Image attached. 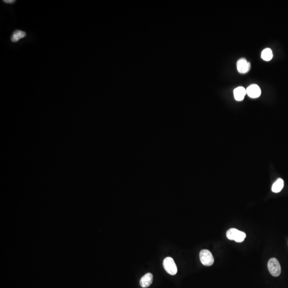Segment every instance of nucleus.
Returning a JSON list of instances; mask_svg holds the SVG:
<instances>
[{"label": "nucleus", "mask_w": 288, "mask_h": 288, "mask_svg": "<svg viewBox=\"0 0 288 288\" xmlns=\"http://www.w3.org/2000/svg\"><path fill=\"white\" fill-rule=\"evenodd\" d=\"M226 236L229 240H234L236 242H242L245 240L246 234L245 232L235 228H231L227 231Z\"/></svg>", "instance_id": "nucleus-1"}, {"label": "nucleus", "mask_w": 288, "mask_h": 288, "mask_svg": "<svg viewBox=\"0 0 288 288\" xmlns=\"http://www.w3.org/2000/svg\"><path fill=\"white\" fill-rule=\"evenodd\" d=\"M268 269L271 275L274 277L279 276L281 273V267L277 259L272 258L268 262Z\"/></svg>", "instance_id": "nucleus-2"}, {"label": "nucleus", "mask_w": 288, "mask_h": 288, "mask_svg": "<svg viewBox=\"0 0 288 288\" xmlns=\"http://www.w3.org/2000/svg\"><path fill=\"white\" fill-rule=\"evenodd\" d=\"M200 259L202 264L204 266H210L213 265L214 258L210 251L207 250H202L200 253Z\"/></svg>", "instance_id": "nucleus-3"}, {"label": "nucleus", "mask_w": 288, "mask_h": 288, "mask_svg": "<svg viewBox=\"0 0 288 288\" xmlns=\"http://www.w3.org/2000/svg\"><path fill=\"white\" fill-rule=\"evenodd\" d=\"M164 269L166 272L171 275L176 274L177 272V267L175 264L174 260L172 258L166 257L163 261Z\"/></svg>", "instance_id": "nucleus-4"}, {"label": "nucleus", "mask_w": 288, "mask_h": 288, "mask_svg": "<svg viewBox=\"0 0 288 288\" xmlns=\"http://www.w3.org/2000/svg\"><path fill=\"white\" fill-rule=\"evenodd\" d=\"M251 68V63L247 61L245 58L239 59L237 62L238 72L241 74H245L249 71Z\"/></svg>", "instance_id": "nucleus-5"}, {"label": "nucleus", "mask_w": 288, "mask_h": 288, "mask_svg": "<svg viewBox=\"0 0 288 288\" xmlns=\"http://www.w3.org/2000/svg\"><path fill=\"white\" fill-rule=\"evenodd\" d=\"M247 94L248 96L252 98H255L259 97L261 94V89L259 87L257 84H252L247 87L246 89Z\"/></svg>", "instance_id": "nucleus-6"}, {"label": "nucleus", "mask_w": 288, "mask_h": 288, "mask_svg": "<svg viewBox=\"0 0 288 288\" xmlns=\"http://www.w3.org/2000/svg\"><path fill=\"white\" fill-rule=\"evenodd\" d=\"M153 280V276L150 273H147L143 276L140 281V285L142 288H147L151 286Z\"/></svg>", "instance_id": "nucleus-7"}, {"label": "nucleus", "mask_w": 288, "mask_h": 288, "mask_svg": "<svg viewBox=\"0 0 288 288\" xmlns=\"http://www.w3.org/2000/svg\"><path fill=\"white\" fill-rule=\"evenodd\" d=\"M246 94V89L242 87H238L234 90V98L237 101H243Z\"/></svg>", "instance_id": "nucleus-8"}, {"label": "nucleus", "mask_w": 288, "mask_h": 288, "mask_svg": "<svg viewBox=\"0 0 288 288\" xmlns=\"http://www.w3.org/2000/svg\"><path fill=\"white\" fill-rule=\"evenodd\" d=\"M284 187V181L281 178H279L277 179L275 183H273L272 187V192L275 193H279L281 191Z\"/></svg>", "instance_id": "nucleus-9"}, {"label": "nucleus", "mask_w": 288, "mask_h": 288, "mask_svg": "<svg viewBox=\"0 0 288 288\" xmlns=\"http://www.w3.org/2000/svg\"><path fill=\"white\" fill-rule=\"evenodd\" d=\"M26 35V33L24 31L16 30L13 32L12 35L11 36V41L13 42H17L18 41H19V39L25 37Z\"/></svg>", "instance_id": "nucleus-10"}, {"label": "nucleus", "mask_w": 288, "mask_h": 288, "mask_svg": "<svg viewBox=\"0 0 288 288\" xmlns=\"http://www.w3.org/2000/svg\"><path fill=\"white\" fill-rule=\"evenodd\" d=\"M262 59L265 61H269L273 57V52L269 48H266L262 51L261 55Z\"/></svg>", "instance_id": "nucleus-11"}, {"label": "nucleus", "mask_w": 288, "mask_h": 288, "mask_svg": "<svg viewBox=\"0 0 288 288\" xmlns=\"http://www.w3.org/2000/svg\"><path fill=\"white\" fill-rule=\"evenodd\" d=\"M3 2L6 3H13L15 2V0H4Z\"/></svg>", "instance_id": "nucleus-12"}]
</instances>
